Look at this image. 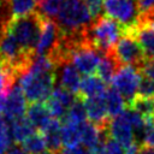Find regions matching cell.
Here are the masks:
<instances>
[{
	"label": "cell",
	"instance_id": "cell-36",
	"mask_svg": "<svg viewBox=\"0 0 154 154\" xmlns=\"http://www.w3.org/2000/svg\"><path fill=\"white\" fill-rule=\"evenodd\" d=\"M55 154H72V152H71V149H61V150H59L58 153H55Z\"/></svg>",
	"mask_w": 154,
	"mask_h": 154
},
{
	"label": "cell",
	"instance_id": "cell-21",
	"mask_svg": "<svg viewBox=\"0 0 154 154\" xmlns=\"http://www.w3.org/2000/svg\"><path fill=\"white\" fill-rule=\"evenodd\" d=\"M8 129H10L11 140L14 141L16 143H20V144L29 136H31L35 132L34 126L30 124V122L26 119V117H22V118L11 120Z\"/></svg>",
	"mask_w": 154,
	"mask_h": 154
},
{
	"label": "cell",
	"instance_id": "cell-30",
	"mask_svg": "<svg viewBox=\"0 0 154 154\" xmlns=\"http://www.w3.org/2000/svg\"><path fill=\"white\" fill-rule=\"evenodd\" d=\"M137 70L142 77L154 82V59H146Z\"/></svg>",
	"mask_w": 154,
	"mask_h": 154
},
{
	"label": "cell",
	"instance_id": "cell-19",
	"mask_svg": "<svg viewBox=\"0 0 154 154\" xmlns=\"http://www.w3.org/2000/svg\"><path fill=\"white\" fill-rule=\"evenodd\" d=\"M60 85L61 88L69 90L73 95H78L79 93V85H81V77L77 69L72 65V63H66L60 66Z\"/></svg>",
	"mask_w": 154,
	"mask_h": 154
},
{
	"label": "cell",
	"instance_id": "cell-33",
	"mask_svg": "<svg viewBox=\"0 0 154 154\" xmlns=\"http://www.w3.org/2000/svg\"><path fill=\"white\" fill-rule=\"evenodd\" d=\"M136 154H154V148L153 147H149V146H146V144H140L137 146V152Z\"/></svg>",
	"mask_w": 154,
	"mask_h": 154
},
{
	"label": "cell",
	"instance_id": "cell-37",
	"mask_svg": "<svg viewBox=\"0 0 154 154\" xmlns=\"http://www.w3.org/2000/svg\"><path fill=\"white\" fill-rule=\"evenodd\" d=\"M42 154H53V153H51V152H48V150H47V152H43Z\"/></svg>",
	"mask_w": 154,
	"mask_h": 154
},
{
	"label": "cell",
	"instance_id": "cell-32",
	"mask_svg": "<svg viewBox=\"0 0 154 154\" xmlns=\"http://www.w3.org/2000/svg\"><path fill=\"white\" fill-rule=\"evenodd\" d=\"M143 144L154 148V123L152 125L147 126V129L143 134Z\"/></svg>",
	"mask_w": 154,
	"mask_h": 154
},
{
	"label": "cell",
	"instance_id": "cell-20",
	"mask_svg": "<svg viewBox=\"0 0 154 154\" xmlns=\"http://www.w3.org/2000/svg\"><path fill=\"white\" fill-rule=\"evenodd\" d=\"M45 137L48 152L55 154L61 150L63 142H61V122L58 119H52L48 126L41 132Z\"/></svg>",
	"mask_w": 154,
	"mask_h": 154
},
{
	"label": "cell",
	"instance_id": "cell-12",
	"mask_svg": "<svg viewBox=\"0 0 154 154\" xmlns=\"http://www.w3.org/2000/svg\"><path fill=\"white\" fill-rule=\"evenodd\" d=\"M26 112V99L18 84H14L8 91L5 99V106L2 111V117L11 122L22 118Z\"/></svg>",
	"mask_w": 154,
	"mask_h": 154
},
{
	"label": "cell",
	"instance_id": "cell-34",
	"mask_svg": "<svg viewBox=\"0 0 154 154\" xmlns=\"http://www.w3.org/2000/svg\"><path fill=\"white\" fill-rule=\"evenodd\" d=\"M5 154H28V153L23 149L22 146H13V147H10Z\"/></svg>",
	"mask_w": 154,
	"mask_h": 154
},
{
	"label": "cell",
	"instance_id": "cell-6",
	"mask_svg": "<svg viewBox=\"0 0 154 154\" xmlns=\"http://www.w3.org/2000/svg\"><path fill=\"white\" fill-rule=\"evenodd\" d=\"M113 52L122 65H130L138 69L141 64L146 60V57L142 52L140 43L129 32L128 28L113 47Z\"/></svg>",
	"mask_w": 154,
	"mask_h": 154
},
{
	"label": "cell",
	"instance_id": "cell-10",
	"mask_svg": "<svg viewBox=\"0 0 154 154\" xmlns=\"http://www.w3.org/2000/svg\"><path fill=\"white\" fill-rule=\"evenodd\" d=\"M76 99H77V96L73 95L72 93H70L69 90H66L61 87H57L53 89L52 94L46 100L45 105H46L47 109L49 111L52 118L61 122V119L65 118L67 111L73 105Z\"/></svg>",
	"mask_w": 154,
	"mask_h": 154
},
{
	"label": "cell",
	"instance_id": "cell-28",
	"mask_svg": "<svg viewBox=\"0 0 154 154\" xmlns=\"http://www.w3.org/2000/svg\"><path fill=\"white\" fill-rule=\"evenodd\" d=\"M11 136H10V129L6 123V119L0 116V149L5 153L10 148L11 144Z\"/></svg>",
	"mask_w": 154,
	"mask_h": 154
},
{
	"label": "cell",
	"instance_id": "cell-23",
	"mask_svg": "<svg viewBox=\"0 0 154 154\" xmlns=\"http://www.w3.org/2000/svg\"><path fill=\"white\" fill-rule=\"evenodd\" d=\"M82 125H73L66 122L61 123V142L65 149H76L81 144Z\"/></svg>",
	"mask_w": 154,
	"mask_h": 154
},
{
	"label": "cell",
	"instance_id": "cell-15",
	"mask_svg": "<svg viewBox=\"0 0 154 154\" xmlns=\"http://www.w3.org/2000/svg\"><path fill=\"white\" fill-rule=\"evenodd\" d=\"M128 108L138 113L146 120L148 126L154 123V96H143L136 94L128 102Z\"/></svg>",
	"mask_w": 154,
	"mask_h": 154
},
{
	"label": "cell",
	"instance_id": "cell-31",
	"mask_svg": "<svg viewBox=\"0 0 154 154\" xmlns=\"http://www.w3.org/2000/svg\"><path fill=\"white\" fill-rule=\"evenodd\" d=\"M137 94L143 95V96H154V82L148 78L141 77Z\"/></svg>",
	"mask_w": 154,
	"mask_h": 154
},
{
	"label": "cell",
	"instance_id": "cell-29",
	"mask_svg": "<svg viewBox=\"0 0 154 154\" xmlns=\"http://www.w3.org/2000/svg\"><path fill=\"white\" fill-rule=\"evenodd\" d=\"M85 6L90 13V17L93 20L97 19L100 17L102 6H103V0H84Z\"/></svg>",
	"mask_w": 154,
	"mask_h": 154
},
{
	"label": "cell",
	"instance_id": "cell-9",
	"mask_svg": "<svg viewBox=\"0 0 154 154\" xmlns=\"http://www.w3.org/2000/svg\"><path fill=\"white\" fill-rule=\"evenodd\" d=\"M107 136L114 140L126 150L131 147L137 146L135 131L124 112L120 116L109 120L107 126Z\"/></svg>",
	"mask_w": 154,
	"mask_h": 154
},
{
	"label": "cell",
	"instance_id": "cell-11",
	"mask_svg": "<svg viewBox=\"0 0 154 154\" xmlns=\"http://www.w3.org/2000/svg\"><path fill=\"white\" fill-rule=\"evenodd\" d=\"M63 30L59 28V25L55 23V20L52 19H45L40 40L36 47V55H45L48 57L59 45L61 37H63Z\"/></svg>",
	"mask_w": 154,
	"mask_h": 154
},
{
	"label": "cell",
	"instance_id": "cell-26",
	"mask_svg": "<svg viewBox=\"0 0 154 154\" xmlns=\"http://www.w3.org/2000/svg\"><path fill=\"white\" fill-rule=\"evenodd\" d=\"M63 0H41L38 2V13H41L45 18L54 20L57 18Z\"/></svg>",
	"mask_w": 154,
	"mask_h": 154
},
{
	"label": "cell",
	"instance_id": "cell-18",
	"mask_svg": "<svg viewBox=\"0 0 154 154\" xmlns=\"http://www.w3.org/2000/svg\"><path fill=\"white\" fill-rule=\"evenodd\" d=\"M123 65L119 63V60L117 59L113 48L107 51L106 53H103V57L96 69V76H99L106 84L111 83L113 77L116 76V73L118 72V70L122 67Z\"/></svg>",
	"mask_w": 154,
	"mask_h": 154
},
{
	"label": "cell",
	"instance_id": "cell-35",
	"mask_svg": "<svg viewBox=\"0 0 154 154\" xmlns=\"http://www.w3.org/2000/svg\"><path fill=\"white\" fill-rule=\"evenodd\" d=\"M71 152H72V154H88V153H87V150H85V149H83V148L71 149Z\"/></svg>",
	"mask_w": 154,
	"mask_h": 154
},
{
	"label": "cell",
	"instance_id": "cell-2",
	"mask_svg": "<svg viewBox=\"0 0 154 154\" xmlns=\"http://www.w3.org/2000/svg\"><path fill=\"white\" fill-rule=\"evenodd\" d=\"M128 26L109 18L108 16H100L93 20L87 29V35L90 42L102 53L112 49L118 40L123 36Z\"/></svg>",
	"mask_w": 154,
	"mask_h": 154
},
{
	"label": "cell",
	"instance_id": "cell-17",
	"mask_svg": "<svg viewBox=\"0 0 154 154\" xmlns=\"http://www.w3.org/2000/svg\"><path fill=\"white\" fill-rule=\"evenodd\" d=\"M106 90H107L106 83L99 76L88 75L81 79L79 93L77 96H81L83 99L99 97V96H103Z\"/></svg>",
	"mask_w": 154,
	"mask_h": 154
},
{
	"label": "cell",
	"instance_id": "cell-4",
	"mask_svg": "<svg viewBox=\"0 0 154 154\" xmlns=\"http://www.w3.org/2000/svg\"><path fill=\"white\" fill-rule=\"evenodd\" d=\"M55 82V71H35L29 69L28 72L19 77L20 87L25 99L30 103L46 101L53 91Z\"/></svg>",
	"mask_w": 154,
	"mask_h": 154
},
{
	"label": "cell",
	"instance_id": "cell-7",
	"mask_svg": "<svg viewBox=\"0 0 154 154\" xmlns=\"http://www.w3.org/2000/svg\"><path fill=\"white\" fill-rule=\"evenodd\" d=\"M141 75L138 70L130 65H123L112 79V87L129 102L138 91Z\"/></svg>",
	"mask_w": 154,
	"mask_h": 154
},
{
	"label": "cell",
	"instance_id": "cell-39",
	"mask_svg": "<svg viewBox=\"0 0 154 154\" xmlns=\"http://www.w3.org/2000/svg\"><path fill=\"white\" fill-rule=\"evenodd\" d=\"M136 1H137V0H136Z\"/></svg>",
	"mask_w": 154,
	"mask_h": 154
},
{
	"label": "cell",
	"instance_id": "cell-25",
	"mask_svg": "<svg viewBox=\"0 0 154 154\" xmlns=\"http://www.w3.org/2000/svg\"><path fill=\"white\" fill-rule=\"evenodd\" d=\"M89 154H125V152L119 143L107 136L96 148L89 150Z\"/></svg>",
	"mask_w": 154,
	"mask_h": 154
},
{
	"label": "cell",
	"instance_id": "cell-22",
	"mask_svg": "<svg viewBox=\"0 0 154 154\" xmlns=\"http://www.w3.org/2000/svg\"><path fill=\"white\" fill-rule=\"evenodd\" d=\"M103 97H105V103H106L107 113H108V117L111 119L120 116L126 109L125 108V106H126L125 99L113 87L107 88Z\"/></svg>",
	"mask_w": 154,
	"mask_h": 154
},
{
	"label": "cell",
	"instance_id": "cell-38",
	"mask_svg": "<svg viewBox=\"0 0 154 154\" xmlns=\"http://www.w3.org/2000/svg\"><path fill=\"white\" fill-rule=\"evenodd\" d=\"M0 154H5V153H4V152H2L1 149H0Z\"/></svg>",
	"mask_w": 154,
	"mask_h": 154
},
{
	"label": "cell",
	"instance_id": "cell-27",
	"mask_svg": "<svg viewBox=\"0 0 154 154\" xmlns=\"http://www.w3.org/2000/svg\"><path fill=\"white\" fill-rule=\"evenodd\" d=\"M17 77L4 65L0 64V96L8 94L12 87L16 84Z\"/></svg>",
	"mask_w": 154,
	"mask_h": 154
},
{
	"label": "cell",
	"instance_id": "cell-5",
	"mask_svg": "<svg viewBox=\"0 0 154 154\" xmlns=\"http://www.w3.org/2000/svg\"><path fill=\"white\" fill-rule=\"evenodd\" d=\"M102 57L103 53L99 51L88 38L72 48L70 61L77 69L78 72H82L85 76H88L93 72H96V69Z\"/></svg>",
	"mask_w": 154,
	"mask_h": 154
},
{
	"label": "cell",
	"instance_id": "cell-13",
	"mask_svg": "<svg viewBox=\"0 0 154 154\" xmlns=\"http://www.w3.org/2000/svg\"><path fill=\"white\" fill-rule=\"evenodd\" d=\"M103 96L83 99V100H84L85 113H87V117L89 118L90 123L95 124L96 126H99L102 130H107V126H108L111 118L108 117Z\"/></svg>",
	"mask_w": 154,
	"mask_h": 154
},
{
	"label": "cell",
	"instance_id": "cell-1",
	"mask_svg": "<svg viewBox=\"0 0 154 154\" xmlns=\"http://www.w3.org/2000/svg\"><path fill=\"white\" fill-rule=\"evenodd\" d=\"M45 19L38 11H32L25 16L12 17L7 23L6 30L17 40L24 52L36 55V47Z\"/></svg>",
	"mask_w": 154,
	"mask_h": 154
},
{
	"label": "cell",
	"instance_id": "cell-3",
	"mask_svg": "<svg viewBox=\"0 0 154 154\" xmlns=\"http://www.w3.org/2000/svg\"><path fill=\"white\" fill-rule=\"evenodd\" d=\"M55 19L64 34L82 32L93 22L84 0H63Z\"/></svg>",
	"mask_w": 154,
	"mask_h": 154
},
{
	"label": "cell",
	"instance_id": "cell-14",
	"mask_svg": "<svg viewBox=\"0 0 154 154\" xmlns=\"http://www.w3.org/2000/svg\"><path fill=\"white\" fill-rule=\"evenodd\" d=\"M128 30L140 43L146 59H154V29L134 24Z\"/></svg>",
	"mask_w": 154,
	"mask_h": 154
},
{
	"label": "cell",
	"instance_id": "cell-16",
	"mask_svg": "<svg viewBox=\"0 0 154 154\" xmlns=\"http://www.w3.org/2000/svg\"><path fill=\"white\" fill-rule=\"evenodd\" d=\"M26 119L30 122L34 129L38 130V132H42L48 126V124L52 122L53 118L45 103L35 102V103H30L29 107L26 108Z\"/></svg>",
	"mask_w": 154,
	"mask_h": 154
},
{
	"label": "cell",
	"instance_id": "cell-24",
	"mask_svg": "<svg viewBox=\"0 0 154 154\" xmlns=\"http://www.w3.org/2000/svg\"><path fill=\"white\" fill-rule=\"evenodd\" d=\"M20 146L28 154H42L47 149L45 137L41 132H34Z\"/></svg>",
	"mask_w": 154,
	"mask_h": 154
},
{
	"label": "cell",
	"instance_id": "cell-8",
	"mask_svg": "<svg viewBox=\"0 0 154 154\" xmlns=\"http://www.w3.org/2000/svg\"><path fill=\"white\" fill-rule=\"evenodd\" d=\"M106 16L119 22L125 26H131L138 17L136 0H103Z\"/></svg>",
	"mask_w": 154,
	"mask_h": 154
}]
</instances>
